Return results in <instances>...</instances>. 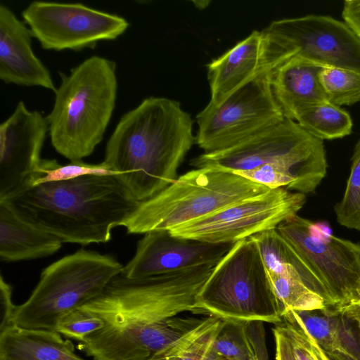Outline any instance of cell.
Instances as JSON below:
<instances>
[{
  "mask_svg": "<svg viewBox=\"0 0 360 360\" xmlns=\"http://www.w3.org/2000/svg\"><path fill=\"white\" fill-rule=\"evenodd\" d=\"M262 33V71L292 58L360 72V39L343 22L307 15L272 21Z\"/></svg>",
  "mask_w": 360,
  "mask_h": 360,
  "instance_id": "cell-10",
  "label": "cell"
},
{
  "mask_svg": "<svg viewBox=\"0 0 360 360\" xmlns=\"http://www.w3.org/2000/svg\"><path fill=\"white\" fill-rule=\"evenodd\" d=\"M262 33L253 30L223 55L207 65L210 89L208 104L220 103L262 71Z\"/></svg>",
  "mask_w": 360,
  "mask_h": 360,
  "instance_id": "cell-17",
  "label": "cell"
},
{
  "mask_svg": "<svg viewBox=\"0 0 360 360\" xmlns=\"http://www.w3.org/2000/svg\"><path fill=\"white\" fill-rule=\"evenodd\" d=\"M271 72H261L220 103L196 115L195 142L204 152L230 147L285 119L272 92Z\"/></svg>",
  "mask_w": 360,
  "mask_h": 360,
  "instance_id": "cell-11",
  "label": "cell"
},
{
  "mask_svg": "<svg viewBox=\"0 0 360 360\" xmlns=\"http://www.w3.org/2000/svg\"><path fill=\"white\" fill-rule=\"evenodd\" d=\"M222 319L210 315L195 328L157 354L152 360H202L211 347Z\"/></svg>",
  "mask_w": 360,
  "mask_h": 360,
  "instance_id": "cell-23",
  "label": "cell"
},
{
  "mask_svg": "<svg viewBox=\"0 0 360 360\" xmlns=\"http://www.w3.org/2000/svg\"><path fill=\"white\" fill-rule=\"evenodd\" d=\"M202 360H229L216 350H214L212 346L206 353Z\"/></svg>",
  "mask_w": 360,
  "mask_h": 360,
  "instance_id": "cell-35",
  "label": "cell"
},
{
  "mask_svg": "<svg viewBox=\"0 0 360 360\" xmlns=\"http://www.w3.org/2000/svg\"><path fill=\"white\" fill-rule=\"evenodd\" d=\"M53 108L46 117L55 150L72 161L90 155L102 141L117 92L116 64L98 56L59 72Z\"/></svg>",
  "mask_w": 360,
  "mask_h": 360,
  "instance_id": "cell-4",
  "label": "cell"
},
{
  "mask_svg": "<svg viewBox=\"0 0 360 360\" xmlns=\"http://www.w3.org/2000/svg\"><path fill=\"white\" fill-rule=\"evenodd\" d=\"M49 131L46 117L20 101L0 124V200L18 189L37 169Z\"/></svg>",
  "mask_w": 360,
  "mask_h": 360,
  "instance_id": "cell-15",
  "label": "cell"
},
{
  "mask_svg": "<svg viewBox=\"0 0 360 360\" xmlns=\"http://www.w3.org/2000/svg\"><path fill=\"white\" fill-rule=\"evenodd\" d=\"M122 268L113 257L84 249L63 257L42 271L30 297L16 307L13 325L55 331L60 316L100 295Z\"/></svg>",
  "mask_w": 360,
  "mask_h": 360,
  "instance_id": "cell-9",
  "label": "cell"
},
{
  "mask_svg": "<svg viewBox=\"0 0 360 360\" xmlns=\"http://www.w3.org/2000/svg\"><path fill=\"white\" fill-rule=\"evenodd\" d=\"M342 16L344 22L360 39V0L345 1Z\"/></svg>",
  "mask_w": 360,
  "mask_h": 360,
  "instance_id": "cell-33",
  "label": "cell"
},
{
  "mask_svg": "<svg viewBox=\"0 0 360 360\" xmlns=\"http://www.w3.org/2000/svg\"><path fill=\"white\" fill-rule=\"evenodd\" d=\"M193 120L180 103L150 96L122 116L106 144L104 162L139 202L177 179L195 141Z\"/></svg>",
  "mask_w": 360,
  "mask_h": 360,
  "instance_id": "cell-2",
  "label": "cell"
},
{
  "mask_svg": "<svg viewBox=\"0 0 360 360\" xmlns=\"http://www.w3.org/2000/svg\"><path fill=\"white\" fill-rule=\"evenodd\" d=\"M276 344V360H296L290 338L281 323L273 329Z\"/></svg>",
  "mask_w": 360,
  "mask_h": 360,
  "instance_id": "cell-32",
  "label": "cell"
},
{
  "mask_svg": "<svg viewBox=\"0 0 360 360\" xmlns=\"http://www.w3.org/2000/svg\"><path fill=\"white\" fill-rule=\"evenodd\" d=\"M269 190L233 172L195 168L156 195L140 202L121 226L131 234L172 231Z\"/></svg>",
  "mask_w": 360,
  "mask_h": 360,
  "instance_id": "cell-5",
  "label": "cell"
},
{
  "mask_svg": "<svg viewBox=\"0 0 360 360\" xmlns=\"http://www.w3.org/2000/svg\"><path fill=\"white\" fill-rule=\"evenodd\" d=\"M335 352L348 360H360V325L354 319L334 307ZM334 354V353H333Z\"/></svg>",
  "mask_w": 360,
  "mask_h": 360,
  "instance_id": "cell-30",
  "label": "cell"
},
{
  "mask_svg": "<svg viewBox=\"0 0 360 360\" xmlns=\"http://www.w3.org/2000/svg\"><path fill=\"white\" fill-rule=\"evenodd\" d=\"M212 347L229 360H260L267 356L263 322L222 319Z\"/></svg>",
  "mask_w": 360,
  "mask_h": 360,
  "instance_id": "cell-21",
  "label": "cell"
},
{
  "mask_svg": "<svg viewBox=\"0 0 360 360\" xmlns=\"http://www.w3.org/2000/svg\"><path fill=\"white\" fill-rule=\"evenodd\" d=\"M32 33L7 6L0 5V79L6 84L41 86L55 92L50 72L32 49Z\"/></svg>",
  "mask_w": 360,
  "mask_h": 360,
  "instance_id": "cell-16",
  "label": "cell"
},
{
  "mask_svg": "<svg viewBox=\"0 0 360 360\" xmlns=\"http://www.w3.org/2000/svg\"><path fill=\"white\" fill-rule=\"evenodd\" d=\"M295 319L326 354L335 352V309L326 306L314 310H290Z\"/></svg>",
  "mask_w": 360,
  "mask_h": 360,
  "instance_id": "cell-28",
  "label": "cell"
},
{
  "mask_svg": "<svg viewBox=\"0 0 360 360\" xmlns=\"http://www.w3.org/2000/svg\"><path fill=\"white\" fill-rule=\"evenodd\" d=\"M22 17L44 49L57 51L94 49L101 41L116 39L129 25L122 16L80 3L34 1Z\"/></svg>",
  "mask_w": 360,
  "mask_h": 360,
  "instance_id": "cell-13",
  "label": "cell"
},
{
  "mask_svg": "<svg viewBox=\"0 0 360 360\" xmlns=\"http://www.w3.org/2000/svg\"><path fill=\"white\" fill-rule=\"evenodd\" d=\"M233 245L176 236L167 230L149 231L137 243L136 252L123 266L122 274L129 278H144L217 265Z\"/></svg>",
  "mask_w": 360,
  "mask_h": 360,
  "instance_id": "cell-14",
  "label": "cell"
},
{
  "mask_svg": "<svg viewBox=\"0 0 360 360\" xmlns=\"http://www.w3.org/2000/svg\"><path fill=\"white\" fill-rule=\"evenodd\" d=\"M196 309L224 320L282 322L285 309L251 237L234 243L214 267L197 297Z\"/></svg>",
  "mask_w": 360,
  "mask_h": 360,
  "instance_id": "cell-8",
  "label": "cell"
},
{
  "mask_svg": "<svg viewBox=\"0 0 360 360\" xmlns=\"http://www.w3.org/2000/svg\"><path fill=\"white\" fill-rule=\"evenodd\" d=\"M320 80L328 102L339 107L360 102V72L324 67Z\"/></svg>",
  "mask_w": 360,
  "mask_h": 360,
  "instance_id": "cell-26",
  "label": "cell"
},
{
  "mask_svg": "<svg viewBox=\"0 0 360 360\" xmlns=\"http://www.w3.org/2000/svg\"><path fill=\"white\" fill-rule=\"evenodd\" d=\"M305 202L303 193L285 188L270 189L169 231L174 236L210 243H236L276 229L297 215Z\"/></svg>",
  "mask_w": 360,
  "mask_h": 360,
  "instance_id": "cell-12",
  "label": "cell"
},
{
  "mask_svg": "<svg viewBox=\"0 0 360 360\" xmlns=\"http://www.w3.org/2000/svg\"><path fill=\"white\" fill-rule=\"evenodd\" d=\"M276 229L284 239L288 260L326 306L338 308L360 300V244L298 215Z\"/></svg>",
  "mask_w": 360,
  "mask_h": 360,
  "instance_id": "cell-6",
  "label": "cell"
},
{
  "mask_svg": "<svg viewBox=\"0 0 360 360\" xmlns=\"http://www.w3.org/2000/svg\"><path fill=\"white\" fill-rule=\"evenodd\" d=\"M294 120L306 132L322 141L347 136L352 133L353 127L348 112L328 101L301 110Z\"/></svg>",
  "mask_w": 360,
  "mask_h": 360,
  "instance_id": "cell-22",
  "label": "cell"
},
{
  "mask_svg": "<svg viewBox=\"0 0 360 360\" xmlns=\"http://www.w3.org/2000/svg\"><path fill=\"white\" fill-rule=\"evenodd\" d=\"M104 326L101 319L80 307L70 311L59 318L55 331L65 337L82 342L89 335Z\"/></svg>",
  "mask_w": 360,
  "mask_h": 360,
  "instance_id": "cell-29",
  "label": "cell"
},
{
  "mask_svg": "<svg viewBox=\"0 0 360 360\" xmlns=\"http://www.w3.org/2000/svg\"><path fill=\"white\" fill-rule=\"evenodd\" d=\"M214 266L144 278L121 273L80 307L104 323L81 349L94 360H152L204 320L178 315L197 310V297Z\"/></svg>",
  "mask_w": 360,
  "mask_h": 360,
  "instance_id": "cell-1",
  "label": "cell"
},
{
  "mask_svg": "<svg viewBox=\"0 0 360 360\" xmlns=\"http://www.w3.org/2000/svg\"><path fill=\"white\" fill-rule=\"evenodd\" d=\"M350 174L343 196L334 207L338 222L360 232V138L352 156Z\"/></svg>",
  "mask_w": 360,
  "mask_h": 360,
  "instance_id": "cell-27",
  "label": "cell"
},
{
  "mask_svg": "<svg viewBox=\"0 0 360 360\" xmlns=\"http://www.w3.org/2000/svg\"><path fill=\"white\" fill-rule=\"evenodd\" d=\"M274 291L288 310H314L323 309L324 300L310 290L303 281L297 277L268 273Z\"/></svg>",
  "mask_w": 360,
  "mask_h": 360,
  "instance_id": "cell-25",
  "label": "cell"
},
{
  "mask_svg": "<svg viewBox=\"0 0 360 360\" xmlns=\"http://www.w3.org/2000/svg\"><path fill=\"white\" fill-rule=\"evenodd\" d=\"M1 324L0 330L13 326V318L16 307L12 302V287L0 276Z\"/></svg>",
  "mask_w": 360,
  "mask_h": 360,
  "instance_id": "cell-31",
  "label": "cell"
},
{
  "mask_svg": "<svg viewBox=\"0 0 360 360\" xmlns=\"http://www.w3.org/2000/svg\"><path fill=\"white\" fill-rule=\"evenodd\" d=\"M30 224L63 243H106L136 210L137 201L117 176L86 175L29 185L1 199Z\"/></svg>",
  "mask_w": 360,
  "mask_h": 360,
  "instance_id": "cell-3",
  "label": "cell"
},
{
  "mask_svg": "<svg viewBox=\"0 0 360 360\" xmlns=\"http://www.w3.org/2000/svg\"><path fill=\"white\" fill-rule=\"evenodd\" d=\"M337 309L345 315L355 319L360 325V300L351 302Z\"/></svg>",
  "mask_w": 360,
  "mask_h": 360,
  "instance_id": "cell-34",
  "label": "cell"
},
{
  "mask_svg": "<svg viewBox=\"0 0 360 360\" xmlns=\"http://www.w3.org/2000/svg\"><path fill=\"white\" fill-rule=\"evenodd\" d=\"M326 354V353H325ZM330 360H348L342 355L338 354H326Z\"/></svg>",
  "mask_w": 360,
  "mask_h": 360,
  "instance_id": "cell-36",
  "label": "cell"
},
{
  "mask_svg": "<svg viewBox=\"0 0 360 360\" xmlns=\"http://www.w3.org/2000/svg\"><path fill=\"white\" fill-rule=\"evenodd\" d=\"M86 175L117 176L103 161L99 164H88L82 160L60 165L56 160L41 159L37 169L23 184H39L74 179Z\"/></svg>",
  "mask_w": 360,
  "mask_h": 360,
  "instance_id": "cell-24",
  "label": "cell"
},
{
  "mask_svg": "<svg viewBox=\"0 0 360 360\" xmlns=\"http://www.w3.org/2000/svg\"><path fill=\"white\" fill-rule=\"evenodd\" d=\"M323 68L303 58H292L271 72L272 92L285 118L294 120L301 110L328 101L320 80Z\"/></svg>",
  "mask_w": 360,
  "mask_h": 360,
  "instance_id": "cell-18",
  "label": "cell"
},
{
  "mask_svg": "<svg viewBox=\"0 0 360 360\" xmlns=\"http://www.w3.org/2000/svg\"><path fill=\"white\" fill-rule=\"evenodd\" d=\"M190 165L237 174L264 165L279 166L295 175L297 192L304 195L316 191L328 168L323 141L287 118L230 147L202 153Z\"/></svg>",
  "mask_w": 360,
  "mask_h": 360,
  "instance_id": "cell-7",
  "label": "cell"
},
{
  "mask_svg": "<svg viewBox=\"0 0 360 360\" xmlns=\"http://www.w3.org/2000/svg\"><path fill=\"white\" fill-rule=\"evenodd\" d=\"M63 241L18 216L0 200V259L13 262L43 258L58 252Z\"/></svg>",
  "mask_w": 360,
  "mask_h": 360,
  "instance_id": "cell-19",
  "label": "cell"
},
{
  "mask_svg": "<svg viewBox=\"0 0 360 360\" xmlns=\"http://www.w3.org/2000/svg\"><path fill=\"white\" fill-rule=\"evenodd\" d=\"M0 360H85L54 330L13 325L0 330Z\"/></svg>",
  "mask_w": 360,
  "mask_h": 360,
  "instance_id": "cell-20",
  "label": "cell"
}]
</instances>
